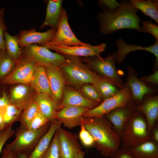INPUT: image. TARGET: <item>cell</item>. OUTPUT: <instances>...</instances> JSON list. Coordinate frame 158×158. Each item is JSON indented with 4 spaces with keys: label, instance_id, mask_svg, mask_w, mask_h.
Wrapping results in <instances>:
<instances>
[{
    "label": "cell",
    "instance_id": "3",
    "mask_svg": "<svg viewBox=\"0 0 158 158\" xmlns=\"http://www.w3.org/2000/svg\"><path fill=\"white\" fill-rule=\"evenodd\" d=\"M64 56L66 60L59 67L68 84L79 90L85 84L95 85L102 77L83 62L79 57Z\"/></svg>",
    "mask_w": 158,
    "mask_h": 158
},
{
    "label": "cell",
    "instance_id": "45",
    "mask_svg": "<svg viewBox=\"0 0 158 158\" xmlns=\"http://www.w3.org/2000/svg\"><path fill=\"white\" fill-rule=\"evenodd\" d=\"M1 158H19L18 155L11 151L3 149Z\"/></svg>",
    "mask_w": 158,
    "mask_h": 158
},
{
    "label": "cell",
    "instance_id": "7",
    "mask_svg": "<svg viewBox=\"0 0 158 158\" xmlns=\"http://www.w3.org/2000/svg\"><path fill=\"white\" fill-rule=\"evenodd\" d=\"M21 58L36 65L59 66L66 60L62 54L51 51L45 47L32 44L22 48Z\"/></svg>",
    "mask_w": 158,
    "mask_h": 158
},
{
    "label": "cell",
    "instance_id": "41",
    "mask_svg": "<svg viewBox=\"0 0 158 158\" xmlns=\"http://www.w3.org/2000/svg\"><path fill=\"white\" fill-rule=\"evenodd\" d=\"M4 15L0 16V49H6L5 41L4 34L7 28L4 19Z\"/></svg>",
    "mask_w": 158,
    "mask_h": 158
},
{
    "label": "cell",
    "instance_id": "44",
    "mask_svg": "<svg viewBox=\"0 0 158 158\" xmlns=\"http://www.w3.org/2000/svg\"><path fill=\"white\" fill-rule=\"evenodd\" d=\"M9 104V96L5 92L0 96V107L5 106Z\"/></svg>",
    "mask_w": 158,
    "mask_h": 158
},
{
    "label": "cell",
    "instance_id": "42",
    "mask_svg": "<svg viewBox=\"0 0 158 158\" xmlns=\"http://www.w3.org/2000/svg\"><path fill=\"white\" fill-rule=\"evenodd\" d=\"M143 82L150 83L156 85H158V71H155L152 74L141 77L140 79Z\"/></svg>",
    "mask_w": 158,
    "mask_h": 158
},
{
    "label": "cell",
    "instance_id": "25",
    "mask_svg": "<svg viewBox=\"0 0 158 158\" xmlns=\"http://www.w3.org/2000/svg\"><path fill=\"white\" fill-rule=\"evenodd\" d=\"M128 149L133 158H158V143L151 139Z\"/></svg>",
    "mask_w": 158,
    "mask_h": 158
},
{
    "label": "cell",
    "instance_id": "37",
    "mask_svg": "<svg viewBox=\"0 0 158 158\" xmlns=\"http://www.w3.org/2000/svg\"><path fill=\"white\" fill-rule=\"evenodd\" d=\"M142 26L140 32L148 33L151 34L158 40V26L153 23L151 20L144 21L142 22Z\"/></svg>",
    "mask_w": 158,
    "mask_h": 158
},
{
    "label": "cell",
    "instance_id": "13",
    "mask_svg": "<svg viewBox=\"0 0 158 158\" xmlns=\"http://www.w3.org/2000/svg\"><path fill=\"white\" fill-rule=\"evenodd\" d=\"M106 46V44L102 43L97 45L92 46L90 44L87 46L61 45L46 46L45 47L63 55L88 57L99 56L100 54L104 50Z\"/></svg>",
    "mask_w": 158,
    "mask_h": 158
},
{
    "label": "cell",
    "instance_id": "15",
    "mask_svg": "<svg viewBox=\"0 0 158 158\" xmlns=\"http://www.w3.org/2000/svg\"><path fill=\"white\" fill-rule=\"evenodd\" d=\"M125 85L131 90V100L138 106L142 103L145 95L154 92L152 87L138 78L136 72L131 66L128 67L127 81Z\"/></svg>",
    "mask_w": 158,
    "mask_h": 158
},
{
    "label": "cell",
    "instance_id": "36",
    "mask_svg": "<svg viewBox=\"0 0 158 158\" xmlns=\"http://www.w3.org/2000/svg\"><path fill=\"white\" fill-rule=\"evenodd\" d=\"M80 129L79 134V138L83 145L86 147L93 146L95 141L90 133L83 125L80 126Z\"/></svg>",
    "mask_w": 158,
    "mask_h": 158
},
{
    "label": "cell",
    "instance_id": "32",
    "mask_svg": "<svg viewBox=\"0 0 158 158\" xmlns=\"http://www.w3.org/2000/svg\"><path fill=\"white\" fill-rule=\"evenodd\" d=\"M39 110L37 104L33 100L23 110L18 121L20 123V127L27 129Z\"/></svg>",
    "mask_w": 158,
    "mask_h": 158
},
{
    "label": "cell",
    "instance_id": "6",
    "mask_svg": "<svg viewBox=\"0 0 158 158\" xmlns=\"http://www.w3.org/2000/svg\"><path fill=\"white\" fill-rule=\"evenodd\" d=\"M117 54L116 51L106 58L99 55L80 58L92 70L100 76L110 80L121 89L125 85L116 68L115 62Z\"/></svg>",
    "mask_w": 158,
    "mask_h": 158
},
{
    "label": "cell",
    "instance_id": "39",
    "mask_svg": "<svg viewBox=\"0 0 158 158\" xmlns=\"http://www.w3.org/2000/svg\"><path fill=\"white\" fill-rule=\"evenodd\" d=\"M98 2L100 5L104 9V11H116L120 6V3L114 0H99Z\"/></svg>",
    "mask_w": 158,
    "mask_h": 158
},
{
    "label": "cell",
    "instance_id": "20",
    "mask_svg": "<svg viewBox=\"0 0 158 158\" xmlns=\"http://www.w3.org/2000/svg\"><path fill=\"white\" fill-rule=\"evenodd\" d=\"M117 47L118 54L116 60L118 63H122L125 59L126 55L128 53L137 50L147 51L153 54L155 56L154 70H157L158 66V40H155L153 45L148 47H143L136 44H126L121 38H119L116 41Z\"/></svg>",
    "mask_w": 158,
    "mask_h": 158
},
{
    "label": "cell",
    "instance_id": "12",
    "mask_svg": "<svg viewBox=\"0 0 158 158\" xmlns=\"http://www.w3.org/2000/svg\"><path fill=\"white\" fill-rule=\"evenodd\" d=\"M138 106L131 100L126 106L116 108L104 115L120 138L133 111Z\"/></svg>",
    "mask_w": 158,
    "mask_h": 158
},
{
    "label": "cell",
    "instance_id": "29",
    "mask_svg": "<svg viewBox=\"0 0 158 158\" xmlns=\"http://www.w3.org/2000/svg\"><path fill=\"white\" fill-rule=\"evenodd\" d=\"M4 37L7 53L17 62L21 59L22 55V48L19 46L18 43V35L12 36L6 31Z\"/></svg>",
    "mask_w": 158,
    "mask_h": 158
},
{
    "label": "cell",
    "instance_id": "46",
    "mask_svg": "<svg viewBox=\"0 0 158 158\" xmlns=\"http://www.w3.org/2000/svg\"><path fill=\"white\" fill-rule=\"evenodd\" d=\"M4 107H0V125L2 123L3 120V116Z\"/></svg>",
    "mask_w": 158,
    "mask_h": 158
},
{
    "label": "cell",
    "instance_id": "30",
    "mask_svg": "<svg viewBox=\"0 0 158 158\" xmlns=\"http://www.w3.org/2000/svg\"><path fill=\"white\" fill-rule=\"evenodd\" d=\"M23 110L17 107L9 104L4 107L3 120L0 128L12 126L13 124L19 120Z\"/></svg>",
    "mask_w": 158,
    "mask_h": 158
},
{
    "label": "cell",
    "instance_id": "10",
    "mask_svg": "<svg viewBox=\"0 0 158 158\" xmlns=\"http://www.w3.org/2000/svg\"><path fill=\"white\" fill-rule=\"evenodd\" d=\"M37 66L21 58L13 71L0 83L4 85L29 84Z\"/></svg>",
    "mask_w": 158,
    "mask_h": 158
},
{
    "label": "cell",
    "instance_id": "26",
    "mask_svg": "<svg viewBox=\"0 0 158 158\" xmlns=\"http://www.w3.org/2000/svg\"><path fill=\"white\" fill-rule=\"evenodd\" d=\"M34 100L37 104L40 111L49 122L54 120L53 117L57 111L58 106L50 96L44 94L36 93Z\"/></svg>",
    "mask_w": 158,
    "mask_h": 158
},
{
    "label": "cell",
    "instance_id": "4",
    "mask_svg": "<svg viewBox=\"0 0 158 158\" xmlns=\"http://www.w3.org/2000/svg\"><path fill=\"white\" fill-rule=\"evenodd\" d=\"M120 139L121 146L127 148L151 139L146 118L136 107L133 111Z\"/></svg>",
    "mask_w": 158,
    "mask_h": 158
},
{
    "label": "cell",
    "instance_id": "1",
    "mask_svg": "<svg viewBox=\"0 0 158 158\" xmlns=\"http://www.w3.org/2000/svg\"><path fill=\"white\" fill-rule=\"evenodd\" d=\"M81 125L92 136L95 141L93 147L104 157H109L120 147V138L114 131L111 123L104 116L83 117L80 126Z\"/></svg>",
    "mask_w": 158,
    "mask_h": 158
},
{
    "label": "cell",
    "instance_id": "24",
    "mask_svg": "<svg viewBox=\"0 0 158 158\" xmlns=\"http://www.w3.org/2000/svg\"><path fill=\"white\" fill-rule=\"evenodd\" d=\"M62 0H49L47 4L44 20L40 27V29L49 26L57 29L62 9Z\"/></svg>",
    "mask_w": 158,
    "mask_h": 158
},
{
    "label": "cell",
    "instance_id": "2",
    "mask_svg": "<svg viewBox=\"0 0 158 158\" xmlns=\"http://www.w3.org/2000/svg\"><path fill=\"white\" fill-rule=\"evenodd\" d=\"M120 2V6L116 11H104L97 15L99 29L102 34H109L117 30L127 29L140 32L141 19L137 15L138 10L130 1Z\"/></svg>",
    "mask_w": 158,
    "mask_h": 158
},
{
    "label": "cell",
    "instance_id": "18",
    "mask_svg": "<svg viewBox=\"0 0 158 158\" xmlns=\"http://www.w3.org/2000/svg\"><path fill=\"white\" fill-rule=\"evenodd\" d=\"M99 104L86 98L80 92L65 85L62 98L58 107L57 111L68 107H80L92 109Z\"/></svg>",
    "mask_w": 158,
    "mask_h": 158
},
{
    "label": "cell",
    "instance_id": "14",
    "mask_svg": "<svg viewBox=\"0 0 158 158\" xmlns=\"http://www.w3.org/2000/svg\"><path fill=\"white\" fill-rule=\"evenodd\" d=\"M59 138L60 158H76L82 149L75 134L67 131L61 126L58 130Z\"/></svg>",
    "mask_w": 158,
    "mask_h": 158
},
{
    "label": "cell",
    "instance_id": "16",
    "mask_svg": "<svg viewBox=\"0 0 158 158\" xmlns=\"http://www.w3.org/2000/svg\"><path fill=\"white\" fill-rule=\"evenodd\" d=\"M45 67L51 92V98L58 107L62 98L66 81L59 66H49Z\"/></svg>",
    "mask_w": 158,
    "mask_h": 158
},
{
    "label": "cell",
    "instance_id": "31",
    "mask_svg": "<svg viewBox=\"0 0 158 158\" xmlns=\"http://www.w3.org/2000/svg\"><path fill=\"white\" fill-rule=\"evenodd\" d=\"M17 63L8 55L6 49H0V83L13 71Z\"/></svg>",
    "mask_w": 158,
    "mask_h": 158
},
{
    "label": "cell",
    "instance_id": "43",
    "mask_svg": "<svg viewBox=\"0 0 158 158\" xmlns=\"http://www.w3.org/2000/svg\"><path fill=\"white\" fill-rule=\"evenodd\" d=\"M151 140L158 143V123L157 121L151 129L150 132Z\"/></svg>",
    "mask_w": 158,
    "mask_h": 158
},
{
    "label": "cell",
    "instance_id": "38",
    "mask_svg": "<svg viewBox=\"0 0 158 158\" xmlns=\"http://www.w3.org/2000/svg\"><path fill=\"white\" fill-rule=\"evenodd\" d=\"M15 131L12 126L0 128V154L6 141L13 136Z\"/></svg>",
    "mask_w": 158,
    "mask_h": 158
},
{
    "label": "cell",
    "instance_id": "40",
    "mask_svg": "<svg viewBox=\"0 0 158 158\" xmlns=\"http://www.w3.org/2000/svg\"><path fill=\"white\" fill-rule=\"evenodd\" d=\"M109 158H133L128 148L121 146Z\"/></svg>",
    "mask_w": 158,
    "mask_h": 158
},
{
    "label": "cell",
    "instance_id": "49",
    "mask_svg": "<svg viewBox=\"0 0 158 158\" xmlns=\"http://www.w3.org/2000/svg\"><path fill=\"white\" fill-rule=\"evenodd\" d=\"M28 156L25 155V154H21L18 155L19 158H27Z\"/></svg>",
    "mask_w": 158,
    "mask_h": 158
},
{
    "label": "cell",
    "instance_id": "28",
    "mask_svg": "<svg viewBox=\"0 0 158 158\" xmlns=\"http://www.w3.org/2000/svg\"><path fill=\"white\" fill-rule=\"evenodd\" d=\"M93 85L103 100L114 95L120 90L111 80L102 77Z\"/></svg>",
    "mask_w": 158,
    "mask_h": 158
},
{
    "label": "cell",
    "instance_id": "27",
    "mask_svg": "<svg viewBox=\"0 0 158 158\" xmlns=\"http://www.w3.org/2000/svg\"><path fill=\"white\" fill-rule=\"evenodd\" d=\"M130 1L138 10L158 24V1L157 0H130Z\"/></svg>",
    "mask_w": 158,
    "mask_h": 158
},
{
    "label": "cell",
    "instance_id": "33",
    "mask_svg": "<svg viewBox=\"0 0 158 158\" xmlns=\"http://www.w3.org/2000/svg\"><path fill=\"white\" fill-rule=\"evenodd\" d=\"M79 90L81 93L90 100L99 104L103 100L95 87L92 84H84Z\"/></svg>",
    "mask_w": 158,
    "mask_h": 158
},
{
    "label": "cell",
    "instance_id": "48",
    "mask_svg": "<svg viewBox=\"0 0 158 158\" xmlns=\"http://www.w3.org/2000/svg\"><path fill=\"white\" fill-rule=\"evenodd\" d=\"M5 10V8H3L0 9V16L4 15Z\"/></svg>",
    "mask_w": 158,
    "mask_h": 158
},
{
    "label": "cell",
    "instance_id": "11",
    "mask_svg": "<svg viewBox=\"0 0 158 158\" xmlns=\"http://www.w3.org/2000/svg\"><path fill=\"white\" fill-rule=\"evenodd\" d=\"M57 29L51 28L47 31L40 32L37 31L33 28L29 30H23L19 31L18 35V43L21 48L32 44L45 47L53 38Z\"/></svg>",
    "mask_w": 158,
    "mask_h": 158
},
{
    "label": "cell",
    "instance_id": "9",
    "mask_svg": "<svg viewBox=\"0 0 158 158\" xmlns=\"http://www.w3.org/2000/svg\"><path fill=\"white\" fill-rule=\"evenodd\" d=\"M68 19L66 11L62 8L56 34L53 38L46 46H87L90 45L82 42L76 37L69 26Z\"/></svg>",
    "mask_w": 158,
    "mask_h": 158
},
{
    "label": "cell",
    "instance_id": "23",
    "mask_svg": "<svg viewBox=\"0 0 158 158\" xmlns=\"http://www.w3.org/2000/svg\"><path fill=\"white\" fill-rule=\"evenodd\" d=\"M29 85L36 93L46 94L51 98V92L45 66H36Z\"/></svg>",
    "mask_w": 158,
    "mask_h": 158
},
{
    "label": "cell",
    "instance_id": "47",
    "mask_svg": "<svg viewBox=\"0 0 158 158\" xmlns=\"http://www.w3.org/2000/svg\"><path fill=\"white\" fill-rule=\"evenodd\" d=\"M85 155V152L82 150L78 153L76 158H84Z\"/></svg>",
    "mask_w": 158,
    "mask_h": 158
},
{
    "label": "cell",
    "instance_id": "34",
    "mask_svg": "<svg viewBox=\"0 0 158 158\" xmlns=\"http://www.w3.org/2000/svg\"><path fill=\"white\" fill-rule=\"evenodd\" d=\"M42 158H60L59 138L58 130L55 132Z\"/></svg>",
    "mask_w": 158,
    "mask_h": 158
},
{
    "label": "cell",
    "instance_id": "8",
    "mask_svg": "<svg viewBox=\"0 0 158 158\" xmlns=\"http://www.w3.org/2000/svg\"><path fill=\"white\" fill-rule=\"evenodd\" d=\"M131 97L130 89L125 85L115 95L104 99L96 107L86 111L83 117L90 118L103 116L116 108L127 106L131 100Z\"/></svg>",
    "mask_w": 158,
    "mask_h": 158
},
{
    "label": "cell",
    "instance_id": "17",
    "mask_svg": "<svg viewBox=\"0 0 158 158\" xmlns=\"http://www.w3.org/2000/svg\"><path fill=\"white\" fill-rule=\"evenodd\" d=\"M89 108L77 107H68L57 111L54 114V120L60 121L63 126L71 129L80 126V123L83 114Z\"/></svg>",
    "mask_w": 158,
    "mask_h": 158
},
{
    "label": "cell",
    "instance_id": "22",
    "mask_svg": "<svg viewBox=\"0 0 158 158\" xmlns=\"http://www.w3.org/2000/svg\"><path fill=\"white\" fill-rule=\"evenodd\" d=\"M62 124L61 122L59 120H54L51 122L49 129L42 137L33 151L27 158H42L55 132Z\"/></svg>",
    "mask_w": 158,
    "mask_h": 158
},
{
    "label": "cell",
    "instance_id": "5",
    "mask_svg": "<svg viewBox=\"0 0 158 158\" xmlns=\"http://www.w3.org/2000/svg\"><path fill=\"white\" fill-rule=\"evenodd\" d=\"M51 124V122H49L40 128L33 131L20 126L16 131L13 141L7 144L4 149L18 155L25 154L29 156L49 130Z\"/></svg>",
    "mask_w": 158,
    "mask_h": 158
},
{
    "label": "cell",
    "instance_id": "35",
    "mask_svg": "<svg viewBox=\"0 0 158 158\" xmlns=\"http://www.w3.org/2000/svg\"><path fill=\"white\" fill-rule=\"evenodd\" d=\"M49 122L39 110L30 123L27 129L33 131L42 127Z\"/></svg>",
    "mask_w": 158,
    "mask_h": 158
},
{
    "label": "cell",
    "instance_id": "19",
    "mask_svg": "<svg viewBox=\"0 0 158 158\" xmlns=\"http://www.w3.org/2000/svg\"><path fill=\"white\" fill-rule=\"evenodd\" d=\"M35 92L29 84H18L11 89L9 104L23 110L34 100L36 93Z\"/></svg>",
    "mask_w": 158,
    "mask_h": 158
},
{
    "label": "cell",
    "instance_id": "21",
    "mask_svg": "<svg viewBox=\"0 0 158 158\" xmlns=\"http://www.w3.org/2000/svg\"><path fill=\"white\" fill-rule=\"evenodd\" d=\"M136 108L144 115L150 132L153 126L158 121V96L145 97L142 103L138 106Z\"/></svg>",
    "mask_w": 158,
    "mask_h": 158
}]
</instances>
